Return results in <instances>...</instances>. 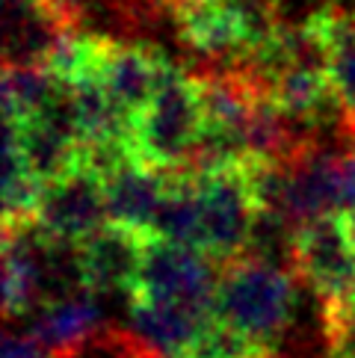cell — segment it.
<instances>
[{
    "mask_svg": "<svg viewBox=\"0 0 355 358\" xmlns=\"http://www.w3.org/2000/svg\"><path fill=\"white\" fill-rule=\"evenodd\" d=\"M299 275L284 264L240 255L219 266L213 314L246 338L273 347L296 314Z\"/></svg>",
    "mask_w": 355,
    "mask_h": 358,
    "instance_id": "1",
    "label": "cell"
},
{
    "mask_svg": "<svg viewBox=\"0 0 355 358\" xmlns=\"http://www.w3.org/2000/svg\"><path fill=\"white\" fill-rule=\"evenodd\" d=\"M205 131V110L196 74L169 66L148 107L133 119L131 155L160 172H187L193 148Z\"/></svg>",
    "mask_w": 355,
    "mask_h": 358,
    "instance_id": "2",
    "label": "cell"
},
{
    "mask_svg": "<svg viewBox=\"0 0 355 358\" xmlns=\"http://www.w3.org/2000/svg\"><path fill=\"white\" fill-rule=\"evenodd\" d=\"M201 210V252L219 266L246 255L261 220V199L252 184L249 157L196 175Z\"/></svg>",
    "mask_w": 355,
    "mask_h": 358,
    "instance_id": "3",
    "label": "cell"
},
{
    "mask_svg": "<svg viewBox=\"0 0 355 358\" xmlns=\"http://www.w3.org/2000/svg\"><path fill=\"white\" fill-rule=\"evenodd\" d=\"M290 270L311 285L320 311L355 308V234L347 210L311 220L294 231Z\"/></svg>",
    "mask_w": 355,
    "mask_h": 358,
    "instance_id": "4",
    "label": "cell"
},
{
    "mask_svg": "<svg viewBox=\"0 0 355 358\" xmlns=\"http://www.w3.org/2000/svg\"><path fill=\"white\" fill-rule=\"evenodd\" d=\"M217 285L219 264L210 255L163 237H148L136 287L131 290L128 299L175 302L213 314Z\"/></svg>",
    "mask_w": 355,
    "mask_h": 358,
    "instance_id": "5",
    "label": "cell"
},
{
    "mask_svg": "<svg viewBox=\"0 0 355 358\" xmlns=\"http://www.w3.org/2000/svg\"><path fill=\"white\" fill-rule=\"evenodd\" d=\"M107 222L110 216H107L104 178L86 163L80 169L45 184L39 210H36L33 220V225L48 240H62V243H83Z\"/></svg>",
    "mask_w": 355,
    "mask_h": 358,
    "instance_id": "6",
    "label": "cell"
},
{
    "mask_svg": "<svg viewBox=\"0 0 355 358\" xmlns=\"http://www.w3.org/2000/svg\"><path fill=\"white\" fill-rule=\"evenodd\" d=\"M166 71L169 62L157 48L98 36L95 78L131 119H136L148 107Z\"/></svg>",
    "mask_w": 355,
    "mask_h": 358,
    "instance_id": "7",
    "label": "cell"
},
{
    "mask_svg": "<svg viewBox=\"0 0 355 358\" xmlns=\"http://www.w3.org/2000/svg\"><path fill=\"white\" fill-rule=\"evenodd\" d=\"M178 36L196 54L217 62H237L252 54V39L234 0H175Z\"/></svg>",
    "mask_w": 355,
    "mask_h": 358,
    "instance_id": "8",
    "label": "cell"
},
{
    "mask_svg": "<svg viewBox=\"0 0 355 358\" xmlns=\"http://www.w3.org/2000/svg\"><path fill=\"white\" fill-rule=\"evenodd\" d=\"M104 196H107V216L110 222L124 225L131 231L151 237L154 216L166 193L169 172H160L154 166L136 160L131 151L110 163L104 172Z\"/></svg>",
    "mask_w": 355,
    "mask_h": 358,
    "instance_id": "9",
    "label": "cell"
},
{
    "mask_svg": "<svg viewBox=\"0 0 355 358\" xmlns=\"http://www.w3.org/2000/svg\"><path fill=\"white\" fill-rule=\"evenodd\" d=\"M148 237L107 222L80 243V264L89 293H128L136 287Z\"/></svg>",
    "mask_w": 355,
    "mask_h": 358,
    "instance_id": "10",
    "label": "cell"
},
{
    "mask_svg": "<svg viewBox=\"0 0 355 358\" xmlns=\"http://www.w3.org/2000/svg\"><path fill=\"white\" fill-rule=\"evenodd\" d=\"M305 24L326 54V71L344 119L355 124V12L332 3L308 15Z\"/></svg>",
    "mask_w": 355,
    "mask_h": 358,
    "instance_id": "11",
    "label": "cell"
},
{
    "mask_svg": "<svg viewBox=\"0 0 355 358\" xmlns=\"http://www.w3.org/2000/svg\"><path fill=\"white\" fill-rule=\"evenodd\" d=\"M128 302H131L133 329L169 358H184L196 347V341L208 329V323L217 317L210 311H198L175 302H151V299H128Z\"/></svg>",
    "mask_w": 355,
    "mask_h": 358,
    "instance_id": "12",
    "label": "cell"
},
{
    "mask_svg": "<svg viewBox=\"0 0 355 358\" xmlns=\"http://www.w3.org/2000/svg\"><path fill=\"white\" fill-rule=\"evenodd\" d=\"M68 92L45 62H21L9 66L3 62V116L6 122H27L42 116Z\"/></svg>",
    "mask_w": 355,
    "mask_h": 358,
    "instance_id": "13",
    "label": "cell"
},
{
    "mask_svg": "<svg viewBox=\"0 0 355 358\" xmlns=\"http://www.w3.org/2000/svg\"><path fill=\"white\" fill-rule=\"evenodd\" d=\"M151 237H163L181 246L201 249V210H198V187L196 175L169 172L166 193L154 216Z\"/></svg>",
    "mask_w": 355,
    "mask_h": 358,
    "instance_id": "14",
    "label": "cell"
},
{
    "mask_svg": "<svg viewBox=\"0 0 355 358\" xmlns=\"http://www.w3.org/2000/svg\"><path fill=\"white\" fill-rule=\"evenodd\" d=\"M101 320V305L95 293H74V296L42 302V308L33 317V335L48 350H59L66 343L78 341L86 331H92Z\"/></svg>",
    "mask_w": 355,
    "mask_h": 358,
    "instance_id": "15",
    "label": "cell"
},
{
    "mask_svg": "<svg viewBox=\"0 0 355 358\" xmlns=\"http://www.w3.org/2000/svg\"><path fill=\"white\" fill-rule=\"evenodd\" d=\"M50 358H169V355L160 352L136 329L131 331L119 326H95L78 341H71L59 350H50Z\"/></svg>",
    "mask_w": 355,
    "mask_h": 358,
    "instance_id": "16",
    "label": "cell"
},
{
    "mask_svg": "<svg viewBox=\"0 0 355 358\" xmlns=\"http://www.w3.org/2000/svg\"><path fill=\"white\" fill-rule=\"evenodd\" d=\"M3 358H50V352H45V343L30 331V335H6L3 341Z\"/></svg>",
    "mask_w": 355,
    "mask_h": 358,
    "instance_id": "17",
    "label": "cell"
},
{
    "mask_svg": "<svg viewBox=\"0 0 355 358\" xmlns=\"http://www.w3.org/2000/svg\"><path fill=\"white\" fill-rule=\"evenodd\" d=\"M347 216H349V225H352V234H355V210H347Z\"/></svg>",
    "mask_w": 355,
    "mask_h": 358,
    "instance_id": "18",
    "label": "cell"
},
{
    "mask_svg": "<svg viewBox=\"0 0 355 358\" xmlns=\"http://www.w3.org/2000/svg\"><path fill=\"white\" fill-rule=\"evenodd\" d=\"M74 3H80V0H74Z\"/></svg>",
    "mask_w": 355,
    "mask_h": 358,
    "instance_id": "19",
    "label": "cell"
},
{
    "mask_svg": "<svg viewBox=\"0 0 355 358\" xmlns=\"http://www.w3.org/2000/svg\"><path fill=\"white\" fill-rule=\"evenodd\" d=\"M169 3H175V0H169Z\"/></svg>",
    "mask_w": 355,
    "mask_h": 358,
    "instance_id": "20",
    "label": "cell"
}]
</instances>
